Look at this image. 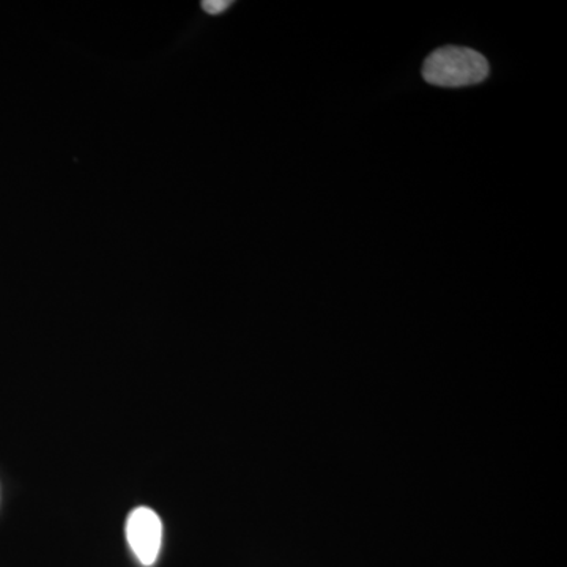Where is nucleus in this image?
Masks as SVG:
<instances>
[{
    "mask_svg": "<svg viewBox=\"0 0 567 567\" xmlns=\"http://www.w3.org/2000/svg\"><path fill=\"white\" fill-rule=\"evenodd\" d=\"M487 59L472 48L445 47L425 59L423 78L436 87H466L488 78Z\"/></svg>",
    "mask_w": 567,
    "mask_h": 567,
    "instance_id": "f257e3e1",
    "label": "nucleus"
},
{
    "mask_svg": "<svg viewBox=\"0 0 567 567\" xmlns=\"http://www.w3.org/2000/svg\"><path fill=\"white\" fill-rule=\"evenodd\" d=\"M126 540L142 566L155 565L162 551V518L151 507H136L126 520Z\"/></svg>",
    "mask_w": 567,
    "mask_h": 567,
    "instance_id": "f03ea898",
    "label": "nucleus"
},
{
    "mask_svg": "<svg viewBox=\"0 0 567 567\" xmlns=\"http://www.w3.org/2000/svg\"><path fill=\"white\" fill-rule=\"evenodd\" d=\"M230 6H233L230 0H205V2H203V9L207 11L208 14L223 13V11L229 9Z\"/></svg>",
    "mask_w": 567,
    "mask_h": 567,
    "instance_id": "7ed1b4c3",
    "label": "nucleus"
}]
</instances>
